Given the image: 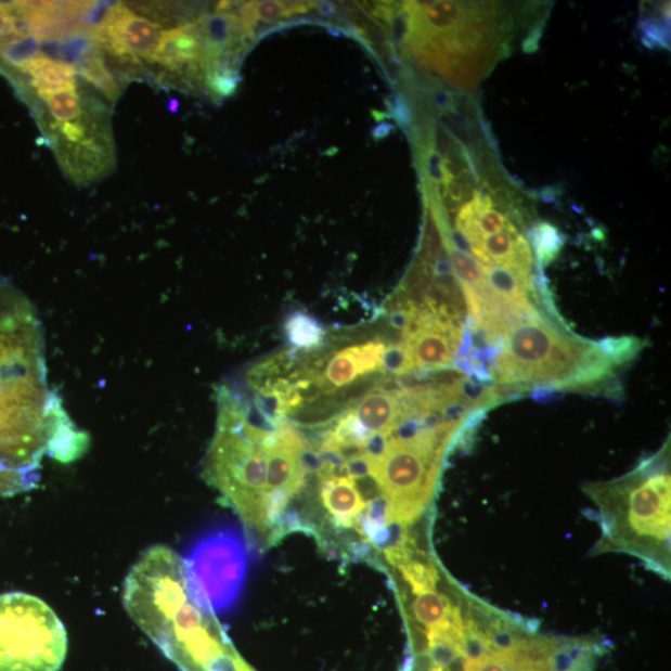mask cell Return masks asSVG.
I'll return each instance as SVG.
<instances>
[{
	"mask_svg": "<svg viewBox=\"0 0 671 671\" xmlns=\"http://www.w3.org/2000/svg\"><path fill=\"white\" fill-rule=\"evenodd\" d=\"M122 598L133 622L181 671H255L195 592L173 550L158 545L144 552L126 577Z\"/></svg>",
	"mask_w": 671,
	"mask_h": 671,
	"instance_id": "1",
	"label": "cell"
},
{
	"mask_svg": "<svg viewBox=\"0 0 671 671\" xmlns=\"http://www.w3.org/2000/svg\"><path fill=\"white\" fill-rule=\"evenodd\" d=\"M275 424L248 413L224 387L218 390V421L204 479L240 516L253 552L267 546V441Z\"/></svg>",
	"mask_w": 671,
	"mask_h": 671,
	"instance_id": "2",
	"label": "cell"
},
{
	"mask_svg": "<svg viewBox=\"0 0 671 671\" xmlns=\"http://www.w3.org/2000/svg\"><path fill=\"white\" fill-rule=\"evenodd\" d=\"M491 363L498 384L571 389L599 384L616 366L599 343L568 334L547 319L522 321L508 331Z\"/></svg>",
	"mask_w": 671,
	"mask_h": 671,
	"instance_id": "3",
	"label": "cell"
},
{
	"mask_svg": "<svg viewBox=\"0 0 671 671\" xmlns=\"http://www.w3.org/2000/svg\"><path fill=\"white\" fill-rule=\"evenodd\" d=\"M67 633L55 611L31 594H0V671H61Z\"/></svg>",
	"mask_w": 671,
	"mask_h": 671,
	"instance_id": "4",
	"label": "cell"
},
{
	"mask_svg": "<svg viewBox=\"0 0 671 671\" xmlns=\"http://www.w3.org/2000/svg\"><path fill=\"white\" fill-rule=\"evenodd\" d=\"M193 589L215 611L232 608L240 599L248 570V542L233 529L202 538L184 559Z\"/></svg>",
	"mask_w": 671,
	"mask_h": 671,
	"instance_id": "5",
	"label": "cell"
},
{
	"mask_svg": "<svg viewBox=\"0 0 671 671\" xmlns=\"http://www.w3.org/2000/svg\"><path fill=\"white\" fill-rule=\"evenodd\" d=\"M657 457L645 462L638 470L616 483L627 494L628 528L638 537L669 545L670 477L657 470Z\"/></svg>",
	"mask_w": 671,
	"mask_h": 671,
	"instance_id": "6",
	"label": "cell"
},
{
	"mask_svg": "<svg viewBox=\"0 0 671 671\" xmlns=\"http://www.w3.org/2000/svg\"><path fill=\"white\" fill-rule=\"evenodd\" d=\"M160 37L163 31L157 23L134 14L124 5L109 7L99 28L92 34L99 47H104L114 56L132 61H151Z\"/></svg>",
	"mask_w": 671,
	"mask_h": 671,
	"instance_id": "7",
	"label": "cell"
},
{
	"mask_svg": "<svg viewBox=\"0 0 671 671\" xmlns=\"http://www.w3.org/2000/svg\"><path fill=\"white\" fill-rule=\"evenodd\" d=\"M387 345L380 339L343 348L327 361L326 369L315 378L326 393L350 386L357 379L384 371Z\"/></svg>",
	"mask_w": 671,
	"mask_h": 671,
	"instance_id": "8",
	"label": "cell"
},
{
	"mask_svg": "<svg viewBox=\"0 0 671 671\" xmlns=\"http://www.w3.org/2000/svg\"><path fill=\"white\" fill-rule=\"evenodd\" d=\"M357 421L373 435H388L402 418L403 404L401 389H387L378 386L370 390L350 408Z\"/></svg>",
	"mask_w": 671,
	"mask_h": 671,
	"instance_id": "9",
	"label": "cell"
},
{
	"mask_svg": "<svg viewBox=\"0 0 671 671\" xmlns=\"http://www.w3.org/2000/svg\"><path fill=\"white\" fill-rule=\"evenodd\" d=\"M204 46L197 25H185L163 33L151 62L168 70H181L199 61Z\"/></svg>",
	"mask_w": 671,
	"mask_h": 671,
	"instance_id": "10",
	"label": "cell"
},
{
	"mask_svg": "<svg viewBox=\"0 0 671 671\" xmlns=\"http://www.w3.org/2000/svg\"><path fill=\"white\" fill-rule=\"evenodd\" d=\"M31 78L33 87L40 98L54 95L57 92H74L78 89L76 74L78 70L69 64L47 55H40L24 67Z\"/></svg>",
	"mask_w": 671,
	"mask_h": 671,
	"instance_id": "11",
	"label": "cell"
},
{
	"mask_svg": "<svg viewBox=\"0 0 671 671\" xmlns=\"http://www.w3.org/2000/svg\"><path fill=\"white\" fill-rule=\"evenodd\" d=\"M598 644L581 640H556L547 658L549 671H593Z\"/></svg>",
	"mask_w": 671,
	"mask_h": 671,
	"instance_id": "12",
	"label": "cell"
},
{
	"mask_svg": "<svg viewBox=\"0 0 671 671\" xmlns=\"http://www.w3.org/2000/svg\"><path fill=\"white\" fill-rule=\"evenodd\" d=\"M411 616L415 624L424 631L430 630L452 617L456 606L447 594L439 592L438 588L426 592L413 594Z\"/></svg>",
	"mask_w": 671,
	"mask_h": 671,
	"instance_id": "13",
	"label": "cell"
},
{
	"mask_svg": "<svg viewBox=\"0 0 671 671\" xmlns=\"http://www.w3.org/2000/svg\"><path fill=\"white\" fill-rule=\"evenodd\" d=\"M288 344L296 350L313 351L325 343L326 330L308 312L295 311L285 322Z\"/></svg>",
	"mask_w": 671,
	"mask_h": 671,
	"instance_id": "14",
	"label": "cell"
},
{
	"mask_svg": "<svg viewBox=\"0 0 671 671\" xmlns=\"http://www.w3.org/2000/svg\"><path fill=\"white\" fill-rule=\"evenodd\" d=\"M41 40L28 34V36L8 37L5 40L0 39V56L4 59L7 64H10L20 69L36 61L40 56Z\"/></svg>",
	"mask_w": 671,
	"mask_h": 671,
	"instance_id": "15",
	"label": "cell"
},
{
	"mask_svg": "<svg viewBox=\"0 0 671 671\" xmlns=\"http://www.w3.org/2000/svg\"><path fill=\"white\" fill-rule=\"evenodd\" d=\"M75 69L93 87L104 92L107 98L114 100L118 95L117 85L112 73L107 70L104 61H102V56L98 53V49L85 56Z\"/></svg>",
	"mask_w": 671,
	"mask_h": 671,
	"instance_id": "16",
	"label": "cell"
},
{
	"mask_svg": "<svg viewBox=\"0 0 671 671\" xmlns=\"http://www.w3.org/2000/svg\"><path fill=\"white\" fill-rule=\"evenodd\" d=\"M55 124L72 122L85 116L83 102L78 92H57L41 98Z\"/></svg>",
	"mask_w": 671,
	"mask_h": 671,
	"instance_id": "17",
	"label": "cell"
},
{
	"mask_svg": "<svg viewBox=\"0 0 671 671\" xmlns=\"http://www.w3.org/2000/svg\"><path fill=\"white\" fill-rule=\"evenodd\" d=\"M384 371L395 376L411 375L415 371L412 357L402 343L387 347Z\"/></svg>",
	"mask_w": 671,
	"mask_h": 671,
	"instance_id": "18",
	"label": "cell"
},
{
	"mask_svg": "<svg viewBox=\"0 0 671 671\" xmlns=\"http://www.w3.org/2000/svg\"><path fill=\"white\" fill-rule=\"evenodd\" d=\"M533 242L537 244V253L542 262H547L556 257L558 251V235L555 228L550 225H541L537 228L533 235Z\"/></svg>",
	"mask_w": 671,
	"mask_h": 671,
	"instance_id": "19",
	"label": "cell"
},
{
	"mask_svg": "<svg viewBox=\"0 0 671 671\" xmlns=\"http://www.w3.org/2000/svg\"><path fill=\"white\" fill-rule=\"evenodd\" d=\"M245 10L248 11V14L253 15L254 18H259L264 22H274L279 20L280 16H285L283 2L251 3L246 5Z\"/></svg>",
	"mask_w": 671,
	"mask_h": 671,
	"instance_id": "20",
	"label": "cell"
},
{
	"mask_svg": "<svg viewBox=\"0 0 671 671\" xmlns=\"http://www.w3.org/2000/svg\"><path fill=\"white\" fill-rule=\"evenodd\" d=\"M16 34H18V24H16L12 8L0 4V39L16 36Z\"/></svg>",
	"mask_w": 671,
	"mask_h": 671,
	"instance_id": "21",
	"label": "cell"
},
{
	"mask_svg": "<svg viewBox=\"0 0 671 671\" xmlns=\"http://www.w3.org/2000/svg\"><path fill=\"white\" fill-rule=\"evenodd\" d=\"M210 87L218 93V95L228 96L235 90V81L231 75L227 73H216L211 76Z\"/></svg>",
	"mask_w": 671,
	"mask_h": 671,
	"instance_id": "22",
	"label": "cell"
}]
</instances>
